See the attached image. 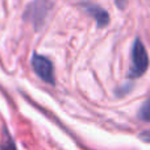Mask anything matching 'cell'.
Here are the masks:
<instances>
[{"instance_id": "obj_1", "label": "cell", "mask_w": 150, "mask_h": 150, "mask_svg": "<svg viewBox=\"0 0 150 150\" xmlns=\"http://www.w3.org/2000/svg\"><path fill=\"white\" fill-rule=\"evenodd\" d=\"M130 70H129V76L132 79L142 76L146 73L149 67V55L146 52L145 45L142 44L140 38H136L132 46V53H130Z\"/></svg>"}, {"instance_id": "obj_2", "label": "cell", "mask_w": 150, "mask_h": 150, "mask_svg": "<svg viewBox=\"0 0 150 150\" xmlns=\"http://www.w3.org/2000/svg\"><path fill=\"white\" fill-rule=\"evenodd\" d=\"M52 0H34L28 7L24 17L25 20L32 21L36 25V28H40L44 24L45 18L52 8Z\"/></svg>"}, {"instance_id": "obj_3", "label": "cell", "mask_w": 150, "mask_h": 150, "mask_svg": "<svg viewBox=\"0 0 150 150\" xmlns=\"http://www.w3.org/2000/svg\"><path fill=\"white\" fill-rule=\"evenodd\" d=\"M32 66H33L34 73L44 82L49 83V84H54V67H53V63L49 58L40 54H33Z\"/></svg>"}, {"instance_id": "obj_4", "label": "cell", "mask_w": 150, "mask_h": 150, "mask_svg": "<svg viewBox=\"0 0 150 150\" xmlns=\"http://www.w3.org/2000/svg\"><path fill=\"white\" fill-rule=\"evenodd\" d=\"M83 8H84V11L88 15H91L95 18L96 24H98L100 28H104V26L108 25L109 15L104 8L99 7V5H95V4H83Z\"/></svg>"}, {"instance_id": "obj_5", "label": "cell", "mask_w": 150, "mask_h": 150, "mask_svg": "<svg viewBox=\"0 0 150 150\" xmlns=\"http://www.w3.org/2000/svg\"><path fill=\"white\" fill-rule=\"evenodd\" d=\"M138 117L142 121L150 122V96L148 98V100L144 101V104L141 105L140 112H138Z\"/></svg>"}, {"instance_id": "obj_6", "label": "cell", "mask_w": 150, "mask_h": 150, "mask_svg": "<svg viewBox=\"0 0 150 150\" xmlns=\"http://www.w3.org/2000/svg\"><path fill=\"white\" fill-rule=\"evenodd\" d=\"M0 150H16L15 142H13L12 137L7 132L4 133V140H3L1 145H0Z\"/></svg>"}, {"instance_id": "obj_7", "label": "cell", "mask_w": 150, "mask_h": 150, "mask_svg": "<svg viewBox=\"0 0 150 150\" xmlns=\"http://www.w3.org/2000/svg\"><path fill=\"white\" fill-rule=\"evenodd\" d=\"M140 138L142 141H145V142H150V130H145L144 133H141Z\"/></svg>"}, {"instance_id": "obj_8", "label": "cell", "mask_w": 150, "mask_h": 150, "mask_svg": "<svg viewBox=\"0 0 150 150\" xmlns=\"http://www.w3.org/2000/svg\"><path fill=\"white\" fill-rule=\"evenodd\" d=\"M127 0H116V5L119 8H121V9H124L125 7H127Z\"/></svg>"}]
</instances>
